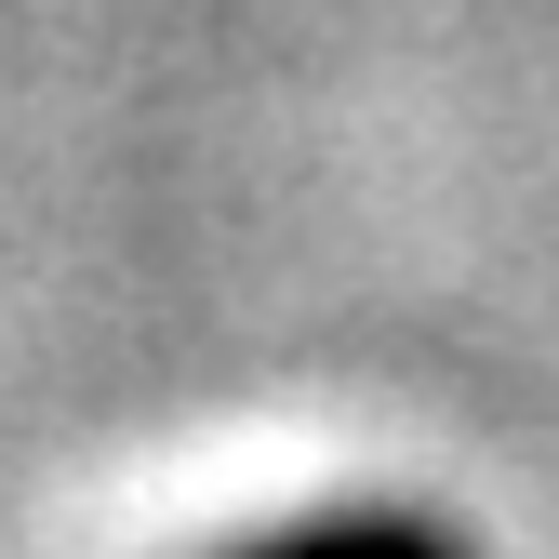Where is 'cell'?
I'll return each mask as SVG.
<instances>
[{
  "label": "cell",
  "instance_id": "6da1fadb",
  "mask_svg": "<svg viewBox=\"0 0 559 559\" xmlns=\"http://www.w3.org/2000/svg\"><path fill=\"white\" fill-rule=\"evenodd\" d=\"M253 559H453L427 520H307V533H266Z\"/></svg>",
  "mask_w": 559,
  "mask_h": 559
}]
</instances>
